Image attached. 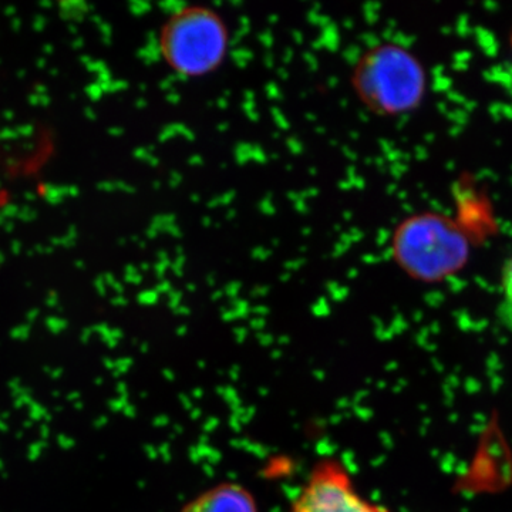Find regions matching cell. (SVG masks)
Instances as JSON below:
<instances>
[{"mask_svg":"<svg viewBox=\"0 0 512 512\" xmlns=\"http://www.w3.org/2000/svg\"><path fill=\"white\" fill-rule=\"evenodd\" d=\"M289 512H390L357 490L348 468L338 458H320L309 471Z\"/></svg>","mask_w":512,"mask_h":512,"instance_id":"cell-4","label":"cell"},{"mask_svg":"<svg viewBox=\"0 0 512 512\" xmlns=\"http://www.w3.org/2000/svg\"><path fill=\"white\" fill-rule=\"evenodd\" d=\"M229 42L225 19L204 5L175 10L158 33L161 59L185 79H202L217 72L227 59Z\"/></svg>","mask_w":512,"mask_h":512,"instance_id":"cell-1","label":"cell"},{"mask_svg":"<svg viewBox=\"0 0 512 512\" xmlns=\"http://www.w3.org/2000/svg\"><path fill=\"white\" fill-rule=\"evenodd\" d=\"M181 512H259V507L244 485L221 483L195 495Z\"/></svg>","mask_w":512,"mask_h":512,"instance_id":"cell-5","label":"cell"},{"mask_svg":"<svg viewBox=\"0 0 512 512\" xmlns=\"http://www.w3.org/2000/svg\"><path fill=\"white\" fill-rule=\"evenodd\" d=\"M501 292L505 308L512 313V255L505 261L501 272Z\"/></svg>","mask_w":512,"mask_h":512,"instance_id":"cell-6","label":"cell"},{"mask_svg":"<svg viewBox=\"0 0 512 512\" xmlns=\"http://www.w3.org/2000/svg\"><path fill=\"white\" fill-rule=\"evenodd\" d=\"M352 86L363 104L376 113H404L421 100L423 70L402 47L377 46L356 63Z\"/></svg>","mask_w":512,"mask_h":512,"instance_id":"cell-2","label":"cell"},{"mask_svg":"<svg viewBox=\"0 0 512 512\" xmlns=\"http://www.w3.org/2000/svg\"><path fill=\"white\" fill-rule=\"evenodd\" d=\"M397 264L424 281H439L464 265L468 247L463 235L444 218L423 215L404 221L393 238Z\"/></svg>","mask_w":512,"mask_h":512,"instance_id":"cell-3","label":"cell"}]
</instances>
